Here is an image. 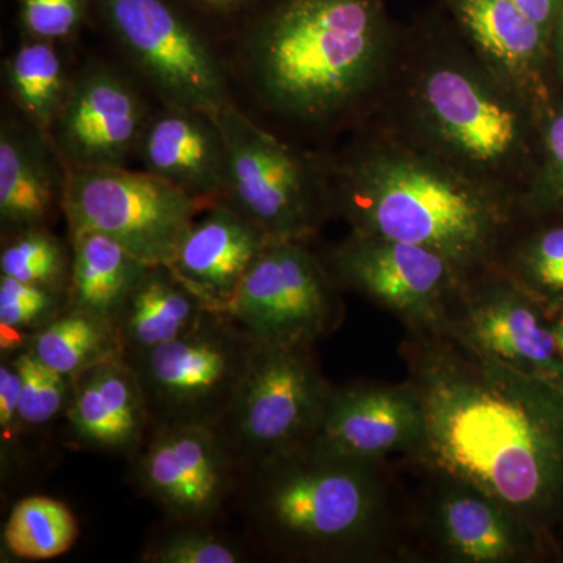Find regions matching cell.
Masks as SVG:
<instances>
[{
	"label": "cell",
	"instance_id": "7402d4cb",
	"mask_svg": "<svg viewBox=\"0 0 563 563\" xmlns=\"http://www.w3.org/2000/svg\"><path fill=\"white\" fill-rule=\"evenodd\" d=\"M66 166L49 135L24 118L3 117L0 125V229L2 236L49 228L62 210Z\"/></svg>",
	"mask_w": 563,
	"mask_h": 563
},
{
	"label": "cell",
	"instance_id": "8fae6325",
	"mask_svg": "<svg viewBox=\"0 0 563 563\" xmlns=\"http://www.w3.org/2000/svg\"><path fill=\"white\" fill-rule=\"evenodd\" d=\"M412 466L422 474L420 490L410 503L418 558L446 563H529L555 553L542 533L490 493L454 474Z\"/></svg>",
	"mask_w": 563,
	"mask_h": 563
},
{
	"label": "cell",
	"instance_id": "f546056e",
	"mask_svg": "<svg viewBox=\"0 0 563 563\" xmlns=\"http://www.w3.org/2000/svg\"><path fill=\"white\" fill-rule=\"evenodd\" d=\"M521 214L563 217V101L554 96L540 110L539 158Z\"/></svg>",
	"mask_w": 563,
	"mask_h": 563
},
{
	"label": "cell",
	"instance_id": "cb8c5ba5",
	"mask_svg": "<svg viewBox=\"0 0 563 563\" xmlns=\"http://www.w3.org/2000/svg\"><path fill=\"white\" fill-rule=\"evenodd\" d=\"M69 244L73 257L66 290L68 306L114 321L152 265L140 261L106 233L73 232Z\"/></svg>",
	"mask_w": 563,
	"mask_h": 563
},
{
	"label": "cell",
	"instance_id": "7c38bea8",
	"mask_svg": "<svg viewBox=\"0 0 563 563\" xmlns=\"http://www.w3.org/2000/svg\"><path fill=\"white\" fill-rule=\"evenodd\" d=\"M342 292L309 242H273L224 313L257 344L313 347L342 324Z\"/></svg>",
	"mask_w": 563,
	"mask_h": 563
},
{
	"label": "cell",
	"instance_id": "44dd1931",
	"mask_svg": "<svg viewBox=\"0 0 563 563\" xmlns=\"http://www.w3.org/2000/svg\"><path fill=\"white\" fill-rule=\"evenodd\" d=\"M144 172L168 181L203 207L221 201L225 143L220 124L199 111L163 106L150 114L139 150Z\"/></svg>",
	"mask_w": 563,
	"mask_h": 563
},
{
	"label": "cell",
	"instance_id": "e0dca14e",
	"mask_svg": "<svg viewBox=\"0 0 563 563\" xmlns=\"http://www.w3.org/2000/svg\"><path fill=\"white\" fill-rule=\"evenodd\" d=\"M317 435L355 457L384 462L399 454L409 461L424 437L420 393L409 379L332 387Z\"/></svg>",
	"mask_w": 563,
	"mask_h": 563
},
{
	"label": "cell",
	"instance_id": "e575fe53",
	"mask_svg": "<svg viewBox=\"0 0 563 563\" xmlns=\"http://www.w3.org/2000/svg\"><path fill=\"white\" fill-rule=\"evenodd\" d=\"M21 377L10 354L0 362V443L2 461L11 462L20 444L22 428L20 413Z\"/></svg>",
	"mask_w": 563,
	"mask_h": 563
},
{
	"label": "cell",
	"instance_id": "277c9868",
	"mask_svg": "<svg viewBox=\"0 0 563 563\" xmlns=\"http://www.w3.org/2000/svg\"><path fill=\"white\" fill-rule=\"evenodd\" d=\"M333 218L350 231L439 252L462 276L498 266L518 203L463 176L376 118L325 154Z\"/></svg>",
	"mask_w": 563,
	"mask_h": 563
},
{
	"label": "cell",
	"instance_id": "9c48e42d",
	"mask_svg": "<svg viewBox=\"0 0 563 563\" xmlns=\"http://www.w3.org/2000/svg\"><path fill=\"white\" fill-rule=\"evenodd\" d=\"M333 385L313 347L257 344L218 431L244 473L320 432Z\"/></svg>",
	"mask_w": 563,
	"mask_h": 563
},
{
	"label": "cell",
	"instance_id": "6da1fadb",
	"mask_svg": "<svg viewBox=\"0 0 563 563\" xmlns=\"http://www.w3.org/2000/svg\"><path fill=\"white\" fill-rule=\"evenodd\" d=\"M424 437L412 465L490 493L555 550L563 532V387L488 358L444 322L406 328Z\"/></svg>",
	"mask_w": 563,
	"mask_h": 563
},
{
	"label": "cell",
	"instance_id": "8992f818",
	"mask_svg": "<svg viewBox=\"0 0 563 563\" xmlns=\"http://www.w3.org/2000/svg\"><path fill=\"white\" fill-rule=\"evenodd\" d=\"M225 143L221 203L273 242H312L333 218L325 152L302 150L231 102L217 118Z\"/></svg>",
	"mask_w": 563,
	"mask_h": 563
},
{
	"label": "cell",
	"instance_id": "d4e9b609",
	"mask_svg": "<svg viewBox=\"0 0 563 563\" xmlns=\"http://www.w3.org/2000/svg\"><path fill=\"white\" fill-rule=\"evenodd\" d=\"M24 346L41 363L70 379L122 354L114 321L69 306L33 332Z\"/></svg>",
	"mask_w": 563,
	"mask_h": 563
},
{
	"label": "cell",
	"instance_id": "836d02e7",
	"mask_svg": "<svg viewBox=\"0 0 563 563\" xmlns=\"http://www.w3.org/2000/svg\"><path fill=\"white\" fill-rule=\"evenodd\" d=\"M92 0H20V25L24 38L70 43L90 18Z\"/></svg>",
	"mask_w": 563,
	"mask_h": 563
},
{
	"label": "cell",
	"instance_id": "ba28073f",
	"mask_svg": "<svg viewBox=\"0 0 563 563\" xmlns=\"http://www.w3.org/2000/svg\"><path fill=\"white\" fill-rule=\"evenodd\" d=\"M255 346L228 313L209 310L179 339L125 358L139 374L152 426L192 422L218 428Z\"/></svg>",
	"mask_w": 563,
	"mask_h": 563
},
{
	"label": "cell",
	"instance_id": "d6a6232c",
	"mask_svg": "<svg viewBox=\"0 0 563 563\" xmlns=\"http://www.w3.org/2000/svg\"><path fill=\"white\" fill-rule=\"evenodd\" d=\"M141 555L146 563H239L246 561L239 544L218 536L207 525H179Z\"/></svg>",
	"mask_w": 563,
	"mask_h": 563
},
{
	"label": "cell",
	"instance_id": "ffe728a7",
	"mask_svg": "<svg viewBox=\"0 0 563 563\" xmlns=\"http://www.w3.org/2000/svg\"><path fill=\"white\" fill-rule=\"evenodd\" d=\"M201 213L168 266L207 309L224 313L252 263L273 240L225 203Z\"/></svg>",
	"mask_w": 563,
	"mask_h": 563
},
{
	"label": "cell",
	"instance_id": "8d00e7d4",
	"mask_svg": "<svg viewBox=\"0 0 563 563\" xmlns=\"http://www.w3.org/2000/svg\"><path fill=\"white\" fill-rule=\"evenodd\" d=\"M510 2L550 33L563 0H510Z\"/></svg>",
	"mask_w": 563,
	"mask_h": 563
},
{
	"label": "cell",
	"instance_id": "83f0119b",
	"mask_svg": "<svg viewBox=\"0 0 563 563\" xmlns=\"http://www.w3.org/2000/svg\"><path fill=\"white\" fill-rule=\"evenodd\" d=\"M79 536L66 504L47 496H29L14 504L3 528V547L22 561H47L68 553Z\"/></svg>",
	"mask_w": 563,
	"mask_h": 563
},
{
	"label": "cell",
	"instance_id": "4316f807",
	"mask_svg": "<svg viewBox=\"0 0 563 563\" xmlns=\"http://www.w3.org/2000/svg\"><path fill=\"white\" fill-rule=\"evenodd\" d=\"M498 266L537 298L563 307V217L521 214Z\"/></svg>",
	"mask_w": 563,
	"mask_h": 563
},
{
	"label": "cell",
	"instance_id": "3957f363",
	"mask_svg": "<svg viewBox=\"0 0 563 563\" xmlns=\"http://www.w3.org/2000/svg\"><path fill=\"white\" fill-rule=\"evenodd\" d=\"M376 118L521 210L539 158L540 110L448 18L404 29Z\"/></svg>",
	"mask_w": 563,
	"mask_h": 563
},
{
	"label": "cell",
	"instance_id": "74e56055",
	"mask_svg": "<svg viewBox=\"0 0 563 563\" xmlns=\"http://www.w3.org/2000/svg\"><path fill=\"white\" fill-rule=\"evenodd\" d=\"M550 57L554 58L555 69L563 79V3L550 32Z\"/></svg>",
	"mask_w": 563,
	"mask_h": 563
},
{
	"label": "cell",
	"instance_id": "4dcf8cb0",
	"mask_svg": "<svg viewBox=\"0 0 563 563\" xmlns=\"http://www.w3.org/2000/svg\"><path fill=\"white\" fill-rule=\"evenodd\" d=\"M68 306L66 291L0 276V344L3 352L24 346L33 332Z\"/></svg>",
	"mask_w": 563,
	"mask_h": 563
},
{
	"label": "cell",
	"instance_id": "f1b7e54d",
	"mask_svg": "<svg viewBox=\"0 0 563 563\" xmlns=\"http://www.w3.org/2000/svg\"><path fill=\"white\" fill-rule=\"evenodd\" d=\"M70 257V244L66 246L49 228L24 229L2 236L0 276L66 291Z\"/></svg>",
	"mask_w": 563,
	"mask_h": 563
},
{
	"label": "cell",
	"instance_id": "5bb4252c",
	"mask_svg": "<svg viewBox=\"0 0 563 563\" xmlns=\"http://www.w3.org/2000/svg\"><path fill=\"white\" fill-rule=\"evenodd\" d=\"M340 290L398 317L406 328L443 322L465 277L439 252L366 233H347L320 252Z\"/></svg>",
	"mask_w": 563,
	"mask_h": 563
},
{
	"label": "cell",
	"instance_id": "603a6c76",
	"mask_svg": "<svg viewBox=\"0 0 563 563\" xmlns=\"http://www.w3.org/2000/svg\"><path fill=\"white\" fill-rule=\"evenodd\" d=\"M207 312L168 265H152L114 318L122 354L133 357L173 342Z\"/></svg>",
	"mask_w": 563,
	"mask_h": 563
},
{
	"label": "cell",
	"instance_id": "484cf974",
	"mask_svg": "<svg viewBox=\"0 0 563 563\" xmlns=\"http://www.w3.org/2000/svg\"><path fill=\"white\" fill-rule=\"evenodd\" d=\"M7 92L21 118L49 135L69 91L60 44L24 38L3 66Z\"/></svg>",
	"mask_w": 563,
	"mask_h": 563
},
{
	"label": "cell",
	"instance_id": "ac0fdd59",
	"mask_svg": "<svg viewBox=\"0 0 563 563\" xmlns=\"http://www.w3.org/2000/svg\"><path fill=\"white\" fill-rule=\"evenodd\" d=\"M463 41L510 87L542 110L553 91L548 79L550 33L510 0H442Z\"/></svg>",
	"mask_w": 563,
	"mask_h": 563
},
{
	"label": "cell",
	"instance_id": "52a82bcc",
	"mask_svg": "<svg viewBox=\"0 0 563 563\" xmlns=\"http://www.w3.org/2000/svg\"><path fill=\"white\" fill-rule=\"evenodd\" d=\"M92 11L163 106L217 120L232 102L224 62L173 0H92Z\"/></svg>",
	"mask_w": 563,
	"mask_h": 563
},
{
	"label": "cell",
	"instance_id": "9a60e30c",
	"mask_svg": "<svg viewBox=\"0 0 563 563\" xmlns=\"http://www.w3.org/2000/svg\"><path fill=\"white\" fill-rule=\"evenodd\" d=\"M133 484L177 525H207L239 495L244 468L214 426H152L132 459Z\"/></svg>",
	"mask_w": 563,
	"mask_h": 563
},
{
	"label": "cell",
	"instance_id": "4fadbf2b",
	"mask_svg": "<svg viewBox=\"0 0 563 563\" xmlns=\"http://www.w3.org/2000/svg\"><path fill=\"white\" fill-rule=\"evenodd\" d=\"M444 324L481 354L563 387V307L493 266L462 282Z\"/></svg>",
	"mask_w": 563,
	"mask_h": 563
},
{
	"label": "cell",
	"instance_id": "5b68a950",
	"mask_svg": "<svg viewBox=\"0 0 563 563\" xmlns=\"http://www.w3.org/2000/svg\"><path fill=\"white\" fill-rule=\"evenodd\" d=\"M239 495L252 533L282 561L418 558L410 504L387 461L343 453L318 435L252 466Z\"/></svg>",
	"mask_w": 563,
	"mask_h": 563
},
{
	"label": "cell",
	"instance_id": "d590c367",
	"mask_svg": "<svg viewBox=\"0 0 563 563\" xmlns=\"http://www.w3.org/2000/svg\"><path fill=\"white\" fill-rule=\"evenodd\" d=\"M196 10L218 20L244 18L261 0H188Z\"/></svg>",
	"mask_w": 563,
	"mask_h": 563
},
{
	"label": "cell",
	"instance_id": "d6986e66",
	"mask_svg": "<svg viewBox=\"0 0 563 563\" xmlns=\"http://www.w3.org/2000/svg\"><path fill=\"white\" fill-rule=\"evenodd\" d=\"M65 420L81 448L131 461L139 454L152 420L139 374L124 354L74 377Z\"/></svg>",
	"mask_w": 563,
	"mask_h": 563
},
{
	"label": "cell",
	"instance_id": "30bf717a",
	"mask_svg": "<svg viewBox=\"0 0 563 563\" xmlns=\"http://www.w3.org/2000/svg\"><path fill=\"white\" fill-rule=\"evenodd\" d=\"M203 210L144 169L66 168L62 211L68 232L106 233L147 265H168Z\"/></svg>",
	"mask_w": 563,
	"mask_h": 563
},
{
	"label": "cell",
	"instance_id": "2e32d148",
	"mask_svg": "<svg viewBox=\"0 0 563 563\" xmlns=\"http://www.w3.org/2000/svg\"><path fill=\"white\" fill-rule=\"evenodd\" d=\"M147 120L135 88L110 66L91 62L70 79L49 139L66 168H120L139 150Z\"/></svg>",
	"mask_w": 563,
	"mask_h": 563
},
{
	"label": "cell",
	"instance_id": "1f68e13d",
	"mask_svg": "<svg viewBox=\"0 0 563 563\" xmlns=\"http://www.w3.org/2000/svg\"><path fill=\"white\" fill-rule=\"evenodd\" d=\"M13 357L21 377L20 413L24 432L65 417L73 395V379L41 363L25 346L3 352Z\"/></svg>",
	"mask_w": 563,
	"mask_h": 563
},
{
	"label": "cell",
	"instance_id": "7a4b0ae2",
	"mask_svg": "<svg viewBox=\"0 0 563 563\" xmlns=\"http://www.w3.org/2000/svg\"><path fill=\"white\" fill-rule=\"evenodd\" d=\"M402 33L387 0H261L242 18L236 60L263 113L322 139L373 117Z\"/></svg>",
	"mask_w": 563,
	"mask_h": 563
}]
</instances>
